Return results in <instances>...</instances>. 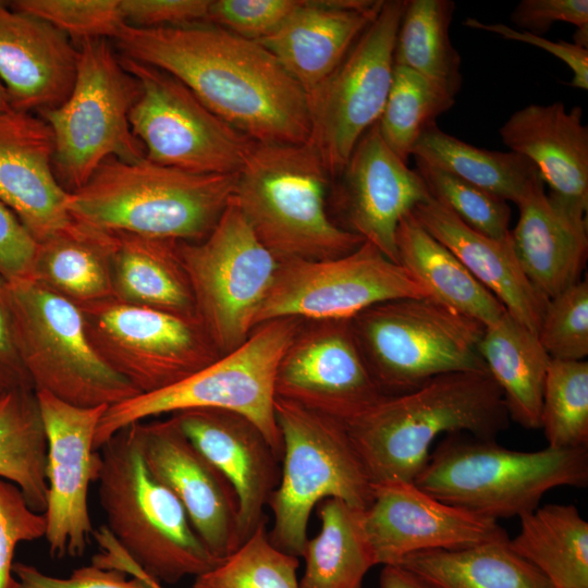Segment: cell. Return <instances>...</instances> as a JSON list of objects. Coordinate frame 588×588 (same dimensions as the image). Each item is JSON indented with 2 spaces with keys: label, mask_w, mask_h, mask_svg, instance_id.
Listing matches in <instances>:
<instances>
[{
  "label": "cell",
  "mask_w": 588,
  "mask_h": 588,
  "mask_svg": "<svg viewBox=\"0 0 588 588\" xmlns=\"http://www.w3.org/2000/svg\"><path fill=\"white\" fill-rule=\"evenodd\" d=\"M112 233L73 221L38 243L32 279L82 305L112 297Z\"/></svg>",
  "instance_id": "obj_32"
},
{
  "label": "cell",
  "mask_w": 588,
  "mask_h": 588,
  "mask_svg": "<svg viewBox=\"0 0 588 588\" xmlns=\"http://www.w3.org/2000/svg\"><path fill=\"white\" fill-rule=\"evenodd\" d=\"M362 524L377 565H399L408 555L455 550L510 538L498 520L448 504L413 481L373 485Z\"/></svg>",
  "instance_id": "obj_19"
},
{
  "label": "cell",
  "mask_w": 588,
  "mask_h": 588,
  "mask_svg": "<svg viewBox=\"0 0 588 588\" xmlns=\"http://www.w3.org/2000/svg\"><path fill=\"white\" fill-rule=\"evenodd\" d=\"M77 47L76 76L66 99L38 113L54 143L53 167L68 192L82 187L109 158L145 157L128 121L139 85L110 39H86Z\"/></svg>",
  "instance_id": "obj_9"
},
{
  "label": "cell",
  "mask_w": 588,
  "mask_h": 588,
  "mask_svg": "<svg viewBox=\"0 0 588 588\" xmlns=\"http://www.w3.org/2000/svg\"><path fill=\"white\" fill-rule=\"evenodd\" d=\"M9 109H11L10 99L3 84L0 81V111Z\"/></svg>",
  "instance_id": "obj_54"
},
{
  "label": "cell",
  "mask_w": 588,
  "mask_h": 588,
  "mask_svg": "<svg viewBox=\"0 0 588 588\" xmlns=\"http://www.w3.org/2000/svg\"><path fill=\"white\" fill-rule=\"evenodd\" d=\"M299 4L297 0H210L208 23L258 42L274 33Z\"/></svg>",
  "instance_id": "obj_46"
},
{
  "label": "cell",
  "mask_w": 588,
  "mask_h": 588,
  "mask_svg": "<svg viewBox=\"0 0 588 588\" xmlns=\"http://www.w3.org/2000/svg\"><path fill=\"white\" fill-rule=\"evenodd\" d=\"M77 47L35 15L0 7V81L11 109L38 113L62 103L76 76Z\"/></svg>",
  "instance_id": "obj_24"
},
{
  "label": "cell",
  "mask_w": 588,
  "mask_h": 588,
  "mask_svg": "<svg viewBox=\"0 0 588 588\" xmlns=\"http://www.w3.org/2000/svg\"><path fill=\"white\" fill-rule=\"evenodd\" d=\"M120 56L139 85L128 121L146 159L200 174L240 172L256 142L219 118L171 74Z\"/></svg>",
  "instance_id": "obj_13"
},
{
  "label": "cell",
  "mask_w": 588,
  "mask_h": 588,
  "mask_svg": "<svg viewBox=\"0 0 588 588\" xmlns=\"http://www.w3.org/2000/svg\"><path fill=\"white\" fill-rule=\"evenodd\" d=\"M135 426L150 474L177 498L209 551L225 559L241 544L238 500L231 483L192 444L173 416Z\"/></svg>",
  "instance_id": "obj_20"
},
{
  "label": "cell",
  "mask_w": 588,
  "mask_h": 588,
  "mask_svg": "<svg viewBox=\"0 0 588 588\" xmlns=\"http://www.w3.org/2000/svg\"><path fill=\"white\" fill-rule=\"evenodd\" d=\"M540 428L552 449L588 448V363L551 359Z\"/></svg>",
  "instance_id": "obj_41"
},
{
  "label": "cell",
  "mask_w": 588,
  "mask_h": 588,
  "mask_svg": "<svg viewBox=\"0 0 588 588\" xmlns=\"http://www.w3.org/2000/svg\"><path fill=\"white\" fill-rule=\"evenodd\" d=\"M172 416L192 444L233 487L242 543L264 522V507L279 483L281 458L258 427L240 414L194 408Z\"/></svg>",
  "instance_id": "obj_22"
},
{
  "label": "cell",
  "mask_w": 588,
  "mask_h": 588,
  "mask_svg": "<svg viewBox=\"0 0 588 588\" xmlns=\"http://www.w3.org/2000/svg\"><path fill=\"white\" fill-rule=\"evenodd\" d=\"M99 450L98 497L106 528L146 575L175 584L222 561L197 535L177 498L148 470L135 424Z\"/></svg>",
  "instance_id": "obj_5"
},
{
  "label": "cell",
  "mask_w": 588,
  "mask_h": 588,
  "mask_svg": "<svg viewBox=\"0 0 588 588\" xmlns=\"http://www.w3.org/2000/svg\"><path fill=\"white\" fill-rule=\"evenodd\" d=\"M47 439L34 390L0 395V478L19 487L29 507L45 513Z\"/></svg>",
  "instance_id": "obj_37"
},
{
  "label": "cell",
  "mask_w": 588,
  "mask_h": 588,
  "mask_svg": "<svg viewBox=\"0 0 588 588\" xmlns=\"http://www.w3.org/2000/svg\"><path fill=\"white\" fill-rule=\"evenodd\" d=\"M78 306L95 351L140 394L180 382L221 356L197 317L112 297Z\"/></svg>",
  "instance_id": "obj_15"
},
{
  "label": "cell",
  "mask_w": 588,
  "mask_h": 588,
  "mask_svg": "<svg viewBox=\"0 0 588 588\" xmlns=\"http://www.w3.org/2000/svg\"><path fill=\"white\" fill-rule=\"evenodd\" d=\"M503 395L488 371H460L384 395L343 422L372 485L415 481L441 434L495 440L509 425Z\"/></svg>",
  "instance_id": "obj_2"
},
{
  "label": "cell",
  "mask_w": 588,
  "mask_h": 588,
  "mask_svg": "<svg viewBox=\"0 0 588 588\" xmlns=\"http://www.w3.org/2000/svg\"><path fill=\"white\" fill-rule=\"evenodd\" d=\"M406 297L429 294L403 266L364 241L338 258L280 262L255 327L282 317L352 319L373 305Z\"/></svg>",
  "instance_id": "obj_16"
},
{
  "label": "cell",
  "mask_w": 588,
  "mask_h": 588,
  "mask_svg": "<svg viewBox=\"0 0 588 588\" xmlns=\"http://www.w3.org/2000/svg\"><path fill=\"white\" fill-rule=\"evenodd\" d=\"M412 156L515 205L542 182L525 157L478 148L442 131L437 122L422 131Z\"/></svg>",
  "instance_id": "obj_36"
},
{
  "label": "cell",
  "mask_w": 588,
  "mask_h": 588,
  "mask_svg": "<svg viewBox=\"0 0 588 588\" xmlns=\"http://www.w3.org/2000/svg\"><path fill=\"white\" fill-rule=\"evenodd\" d=\"M37 250L38 242L0 200V277L8 282L32 279Z\"/></svg>",
  "instance_id": "obj_50"
},
{
  "label": "cell",
  "mask_w": 588,
  "mask_h": 588,
  "mask_svg": "<svg viewBox=\"0 0 588 588\" xmlns=\"http://www.w3.org/2000/svg\"><path fill=\"white\" fill-rule=\"evenodd\" d=\"M377 122L360 137L339 175V203L344 229L399 264V223L431 195L419 173L388 147Z\"/></svg>",
  "instance_id": "obj_21"
},
{
  "label": "cell",
  "mask_w": 588,
  "mask_h": 588,
  "mask_svg": "<svg viewBox=\"0 0 588 588\" xmlns=\"http://www.w3.org/2000/svg\"><path fill=\"white\" fill-rule=\"evenodd\" d=\"M112 233V298L136 306L197 317L179 241Z\"/></svg>",
  "instance_id": "obj_29"
},
{
  "label": "cell",
  "mask_w": 588,
  "mask_h": 588,
  "mask_svg": "<svg viewBox=\"0 0 588 588\" xmlns=\"http://www.w3.org/2000/svg\"><path fill=\"white\" fill-rule=\"evenodd\" d=\"M512 550L554 588H588V523L573 504H546L519 517Z\"/></svg>",
  "instance_id": "obj_33"
},
{
  "label": "cell",
  "mask_w": 588,
  "mask_h": 588,
  "mask_svg": "<svg viewBox=\"0 0 588 588\" xmlns=\"http://www.w3.org/2000/svg\"><path fill=\"white\" fill-rule=\"evenodd\" d=\"M397 260L441 305L485 328L505 313L504 306L481 285L443 244L428 233L412 212L396 230Z\"/></svg>",
  "instance_id": "obj_30"
},
{
  "label": "cell",
  "mask_w": 588,
  "mask_h": 588,
  "mask_svg": "<svg viewBox=\"0 0 588 588\" xmlns=\"http://www.w3.org/2000/svg\"><path fill=\"white\" fill-rule=\"evenodd\" d=\"M9 7L47 21L74 44L95 38L113 40L125 25L120 0H14Z\"/></svg>",
  "instance_id": "obj_43"
},
{
  "label": "cell",
  "mask_w": 588,
  "mask_h": 588,
  "mask_svg": "<svg viewBox=\"0 0 588 588\" xmlns=\"http://www.w3.org/2000/svg\"><path fill=\"white\" fill-rule=\"evenodd\" d=\"M487 371L499 387L510 418L540 428L542 394L551 357L532 332L507 311L485 328L478 345Z\"/></svg>",
  "instance_id": "obj_31"
},
{
  "label": "cell",
  "mask_w": 588,
  "mask_h": 588,
  "mask_svg": "<svg viewBox=\"0 0 588 588\" xmlns=\"http://www.w3.org/2000/svg\"><path fill=\"white\" fill-rule=\"evenodd\" d=\"M511 21L520 30L542 36L556 22L577 27L574 44L588 49L587 0H522L511 13Z\"/></svg>",
  "instance_id": "obj_48"
},
{
  "label": "cell",
  "mask_w": 588,
  "mask_h": 588,
  "mask_svg": "<svg viewBox=\"0 0 588 588\" xmlns=\"http://www.w3.org/2000/svg\"><path fill=\"white\" fill-rule=\"evenodd\" d=\"M408 0H383L338 68L306 94L308 143L330 177L343 171L360 137L380 118L393 76L397 29Z\"/></svg>",
  "instance_id": "obj_14"
},
{
  "label": "cell",
  "mask_w": 588,
  "mask_h": 588,
  "mask_svg": "<svg viewBox=\"0 0 588 588\" xmlns=\"http://www.w3.org/2000/svg\"><path fill=\"white\" fill-rule=\"evenodd\" d=\"M536 184L516 205L518 220L510 238L530 283L550 299L580 281L588 255L587 212L546 194Z\"/></svg>",
  "instance_id": "obj_26"
},
{
  "label": "cell",
  "mask_w": 588,
  "mask_h": 588,
  "mask_svg": "<svg viewBox=\"0 0 588 588\" xmlns=\"http://www.w3.org/2000/svg\"><path fill=\"white\" fill-rule=\"evenodd\" d=\"M383 0H313L299 7L262 45L308 94L342 62L375 20Z\"/></svg>",
  "instance_id": "obj_25"
},
{
  "label": "cell",
  "mask_w": 588,
  "mask_h": 588,
  "mask_svg": "<svg viewBox=\"0 0 588 588\" xmlns=\"http://www.w3.org/2000/svg\"><path fill=\"white\" fill-rule=\"evenodd\" d=\"M274 413L282 467L268 501L273 515L269 537L277 548L301 556L317 503L339 499L365 510L373 485L342 421L281 397Z\"/></svg>",
  "instance_id": "obj_8"
},
{
  "label": "cell",
  "mask_w": 588,
  "mask_h": 588,
  "mask_svg": "<svg viewBox=\"0 0 588 588\" xmlns=\"http://www.w3.org/2000/svg\"><path fill=\"white\" fill-rule=\"evenodd\" d=\"M366 364L384 395L460 371H487L478 345L485 327L430 297L373 305L351 319Z\"/></svg>",
  "instance_id": "obj_10"
},
{
  "label": "cell",
  "mask_w": 588,
  "mask_h": 588,
  "mask_svg": "<svg viewBox=\"0 0 588 588\" xmlns=\"http://www.w3.org/2000/svg\"><path fill=\"white\" fill-rule=\"evenodd\" d=\"M46 527L45 514L29 507L16 485L0 478V588H19L12 575L15 547L45 537Z\"/></svg>",
  "instance_id": "obj_47"
},
{
  "label": "cell",
  "mask_w": 588,
  "mask_h": 588,
  "mask_svg": "<svg viewBox=\"0 0 588 588\" xmlns=\"http://www.w3.org/2000/svg\"><path fill=\"white\" fill-rule=\"evenodd\" d=\"M7 3H8V2L1 1V0H0V7L4 5V4H7Z\"/></svg>",
  "instance_id": "obj_56"
},
{
  "label": "cell",
  "mask_w": 588,
  "mask_h": 588,
  "mask_svg": "<svg viewBox=\"0 0 588 588\" xmlns=\"http://www.w3.org/2000/svg\"><path fill=\"white\" fill-rule=\"evenodd\" d=\"M537 335L551 359L584 360L588 355L587 280L548 301Z\"/></svg>",
  "instance_id": "obj_44"
},
{
  "label": "cell",
  "mask_w": 588,
  "mask_h": 588,
  "mask_svg": "<svg viewBox=\"0 0 588 588\" xmlns=\"http://www.w3.org/2000/svg\"><path fill=\"white\" fill-rule=\"evenodd\" d=\"M416 486L434 498L492 518L534 511L551 489L588 485V450L524 452L469 433H449L437 445Z\"/></svg>",
  "instance_id": "obj_6"
},
{
  "label": "cell",
  "mask_w": 588,
  "mask_h": 588,
  "mask_svg": "<svg viewBox=\"0 0 588 588\" xmlns=\"http://www.w3.org/2000/svg\"><path fill=\"white\" fill-rule=\"evenodd\" d=\"M303 322L295 317L262 322L240 346L180 382L108 406L97 426L94 449L99 450L118 431L148 417L217 408L254 422L281 458L282 437L274 413L275 375Z\"/></svg>",
  "instance_id": "obj_7"
},
{
  "label": "cell",
  "mask_w": 588,
  "mask_h": 588,
  "mask_svg": "<svg viewBox=\"0 0 588 588\" xmlns=\"http://www.w3.org/2000/svg\"><path fill=\"white\" fill-rule=\"evenodd\" d=\"M363 510L339 499H326L318 509L319 532L307 539L299 588H362L377 565L362 524Z\"/></svg>",
  "instance_id": "obj_35"
},
{
  "label": "cell",
  "mask_w": 588,
  "mask_h": 588,
  "mask_svg": "<svg viewBox=\"0 0 588 588\" xmlns=\"http://www.w3.org/2000/svg\"><path fill=\"white\" fill-rule=\"evenodd\" d=\"M275 395L342 422L384 396L351 319L304 320L279 363Z\"/></svg>",
  "instance_id": "obj_17"
},
{
  "label": "cell",
  "mask_w": 588,
  "mask_h": 588,
  "mask_svg": "<svg viewBox=\"0 0 588 588\" xmlns=\"http://www.w3.org/2000/svg\"><path fill=\"white\" fill-rule=\"evenodd\" d=\"M580 107L528 105L500 127L510 151L529 160L550 194L577 210L588 209V127Z\"/></svg>",
  "instance_id": "obj_27"
},
{
  "label": "cell",
  "mask_w": 588,
  "mask_h": 588,
  "mask_svg": "<svg viewBox=\"0 0 588 588\" xmlns=\"http://www.w3.org/2000/svg\"><path fill=\"white\" fill-rule=\"evenodd\" d=\"M156 588H163L157 580L154 581Z\"/></svg>",
  "instance_id": "obj_55"
},
{
  "label": "cell",
  "mask_w": 588,
  "mask_h": 588,
  "mask_svg": "<svg viewBox=\"0 0 588 588\" xmlns=\"http://www.w3.org/2000/svg\"><path fill=\"white\" fill-rule=\"evenodd\" d=\"M117 568L90 564L74 569L66 578H61L21 562H15L12 566L19 588H156L155 579L146 575L130 556L122 558Z\"/></svg>",
  "instance_id": "obj_45"
},
{
  "label": "cell",
  "mask_w": 588,
  "mask_h": 588,
  "mask_svg": "<svg viewBox=\"0 0 588 588\" xmlns=\"http://www.w3.org/2000/svg\"><path fill=\"white\" fill-rule=\"evenodd\" d=\"M379 585L380 588H438L401 565H384Z\"/></svg>",
  "instance_id": "obj_53"
},
{
  "label": "cell",
  "mask_w": 588,
  "mask_h": 588,
  "mask_svg": "<svg viewBox=\"0 0 588 588\" xmlns=\"http://www.w3.org/2000/svg\"><path fill=\"white\" fill-rule=\"evenodd\" d=\"M36 396L47 439L45 538L52 558H78L94 532L87 494L101 468L94 438L108 406L79 407L45 391Z\"/></svg>",
  "instance_id": "obj_18"
},
{
  "label": "cell",
  "mask_w": 588,
  "mask_h": 588,
  "mask_svg": "<svg viewBox=\"0 0 588 588\" xmlns=\"http://www.w3.org/2000/svg\"><path fill=\"white\" fill-rule=\"evenodd\" d=\"M454 11L452 0H408L393 52L394 65L417 72L452 97L463 82L462 59L449 35Z\"/></svg>",
  "instance_id": "obj_38"
},
{
  "label": "cell",
  "mask_w": 588,
  "mask_h": 588,
  "mask_svg": "<svg viewBox=\"0 0 588 588\" xmlns=\"http://www.w3.org/2000/svg\"><path fill=\"white\" fill-rule=\"evenodd\" d=\"M510 538L455 550H431L399 565L438 588H554L510 547Z\"/></svg>",
  "instance_id": "obj_34"
},
{
  "label": "cell",
  "mask_w": 588,
  "mask_h": 588,
  "mask_svg": "<svg viewBox=\"0 0 588 588\" xmlns=\"http://www.w3.org/2000/svg\"><path fill=\"white\" fill-rule=\"evenodd\" d=\"M196 316L226 354L249 336L280 261L259 241L234 198L210 233L179 242Z\"/></svg>",
  "instance_id": "obj_12"
},
{
  "label": "cell",
  "mask_w": 588,
  "mask_h": 588,
  "mask_svg": "<svg viewBox=\"0 0 588 588\" xmlns=\"http://www.w3.org/2000/svg\"><path fill=\"white\" fill-rule=\"evenodd\" d=\"M53 154L52 132L39 115L0 111V200L38 243L73 223Z\"/></svg>",
  "instance_id": "obj_23"
},
{
  "label": "cell",
  "mask_w": 588,
  "mask_h": 588,
  "mask_svg": "<svg viewBox=\"0 0 588 588\" xmlns=\"http://www.w3.org/2000/svg\"><path fill=\"white\" fill-rule=\"evenodd\" d=\"M236 176L109 158L68 194L66 209L73 221L108 232L198 242L233 198Z\"/></svg>",
  "instance_id": "obj_3"
},
{
  "label": "cell",
  "mask_w": 588,
  "mask_h": 588,
  "mask_svg": "<svg viewBox=\"0 0 588 588\" xmlns=\"http://www.w3.org/2000/svg\"><path fill=\"white\" fill-rule=\"evenodd\" d=\"M469 28L480 29L499 35L505 39L534 45L553 54L563 61L573 72L571 86L588 89V49L577 46L574 42L564 40L551 41L542 36L516 30L503 23H485L479 20L468 17L463 23Z\"/></svg>",
  "instance_id": "obj_51"
},
{
  "label": "cell",
  "mask_w": 588,
  "mask_h": 588,
  "mask_svg": "<svg viewBox=\"0 0 588 588\" xmlns=\"http://www.w3.org/2000/svg\"><path fill=\"white\" fill-rule=\"evenodd\" d=\"M2 392H4V391H2V390L0 389V395L2 394Z\"/></svg>",
  "instance_id": "obj_57"
},
{
  "label": "cell",
  "mask_w": 588,
  "mask_h": 588,
  "mask_svg": "<svg viewBox=\"0 0 588 588\" xmlns=\"http://www.w3.org/2000/svg\"><path fill=\"white\" fill-rule=\"evenodd\" d=\"M454 103L455 97L426 77L394 65L391 87L377 122L381 137L407 163L422 131Z\"/></svg>",
  "instance_id": "obj_39"
},
{
  "label": "cell",
  "mask_w": 588,
  "mask_h": 588,
  "mask_svg": "<svg viewBox=\"0 0 588 588\" xmlns=\"http://www.w3.org/2000/svg\"><path fill=\"white\" fill-rule=\"evenodd\" d=\"M16 345L34 390L79 407L140 394L95 351L79 306L33 279L7 281Z\"/></svg>",
  "instance_id": "obj_11"
},
{
  "label": "cell",
  "mask_w": 588,
  "mask_h": 588,
  "mask_svg": "<svg viewBox=\"0 0 588 588\" xmlns=\"http://www.w3.org/2000/svg\"><path fill=\"white\" fill-rule=\"evenodd\" d=\"M414 159L415 170L433 199L482 234L494 238L510 235L511 208L506 200L420 159Z\"/></svg>",
  "instance_id": "obj_42"
},
{
  "label": "cell",
  "mask_w": 588,
  "mask_h": 588,
  "mask_svg": "<svg viewBox=\"0 0 588 588\" xmlns=\"http://www.w3.org/2000/svg\"><path fill=\"white\" fill-rule=\"evenodd\" d=\"M209 5L210 0H120L125 25L136 28L208 23Z\"/></svg>",
  "instance_id": "obj_49"
},
{
  "label": "cell",
  "mask_w": 588,
  "mask_h": 588,
  "mask_svg": "<svg viewBox=\"0 0 588 588\" xmlns=\"http://www.w3.org/2000/svg\"><path fill=\"white\" fill-rule=\"evenodd\" d=\"M330 175L308 143H255L236 176L234 200L280 261L344 256L364 240L333 222L326 208Z\"/></svg>",
  "instance_id": "obj_4"
},
{
  "label": "cell",
  "mask_w": 588,
  "mask_h": 588,
  "mask_svg": "<svg viewBox=\"0 0 588 588\" xmlns=\"http://www.w3.org/2000/svg\"><path fill=\"white\" fill-rule=\"evenodd\" d=\"M415 219L494 295L505 310L535 333L548 301L530 283L514 253L510 235L494 238L460 220L432 197L412 210Z\"/></svg>",
  "instance_id": "obj_28"
},
{
  "label": "cell",
  "mask_w": 588,
  "mask_h": 588,
  "mask_svg": "<svg viewBox=\"0 0 588 588\" xmlns=\"http://www.w3.org/2000/svg\"><path fill=\"white\" fill-rule=\"evenodd\" d=\"M5 283L0 277V389L34 390L16 345Z\"/></svg>",
  "instance_id": "obj_52"
},
{
  "label": "cell",
  "mask_w": 588,
  "mask_h": 588,
  "mask_svg": "<svg viewBox=\"0 0 588 588\" xmlns=\"http://www.w3.org/2000/svg\"><path fill=\"white\" fill-rule=\"evenodd\" d=\"M298 556L277 548L265 520L230 555L196 576L192 588H299Z\"/></svg>",
  "instance_id": "obj_40"
},
{
  "label": "cell",
  "mask_w": 588,
  "mask_h": 588,
  "mask_svg": "<svg viewBox=\"0 0 588 588\" xmlns=\"http://www.w3.org/2000/svg\"><path fill=\"white\" fill-rule=\"evenodd\" d=\"M112 41L120 54L177 78L254 142H308L306 94L259 42L211 23L164 28L124 25Z\"/></svg>",
  "instance_id": "obj_1"
}]
</instances>
